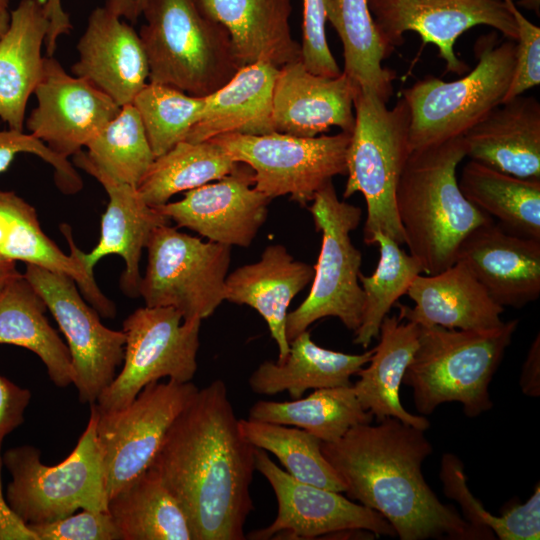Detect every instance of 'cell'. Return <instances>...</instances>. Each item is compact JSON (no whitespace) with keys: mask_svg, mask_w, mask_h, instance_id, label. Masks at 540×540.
I'll return each mask as SVG.
<instances>
[{"mask_svg":"<svg viewBox=\"0 0 540 540\" xmlns=\"http://www.w3.org/2000/svg\"><path fill=\"white\" fill-rule=\"evenodd\" d=\"M254 470L255 447L217 379L198 389L174 419L147 471L177 499L194 540H244Z\"/></svg>","mask_w":540,"mask_h":540,"instance_id":"1","label":"cell"},{"mask_svg":"<svg viewBox=\"0 0 540 540\" xmlns=\"http://www.w3.org/2000/svg\"><path fill=\"white\" fill-rule=\"evenodd\" d=\"M321 451L347 497L381 514L401 540L485 539L427 484L422 464L433 446L425 430L386 417L321 442Z\"/></svg>","mask_w":540,"mask_h":540,"instance_id":"2","label":"cell"},{"mask_svg":"<svg viewBox=\"0 0 540 540\" xmlns=\"http://www.w3.org/2000/svg\"><path fill=\"white\" fill-rule=\"evenodd\" d=\"M465 157L462 136L414 150L396 188V210L405 244L427 275L454 264L466 236L493 222L459 188L456 170Z\"/></svg>","mask_w":540,"mask_h":540,"instance_id":"3","label":"cell"},{"mask_svg":"<svg viewBox=\"0 0 540 540\" xmlns=\"http://www.w3.org/2000/svg\"><path fill=\"white\" fill-rule=\"evenodd\" d=\"M518 320L488 330H458L420 326L418 345L403 377L422 416L444 403L458 402L467 417L489 411V385Z\"/></svg>","mask_w":540,"mask_h":540,"instance_id":"4","label":"cell"},{"mask_svg":"<svg viewBox=\"0 0 540 540\" xmlns=\"http://www.w3.org/2000/svg\"><path fill=\"white\" fill-rule=\"evenodd\" d=\"M142 15L148 82L206 97L241 69L229 33L197 0H147Z\"/></svg>","mask_w":540,"mask_h":540,"instance_id":"5","label":"cell"},{"mask_svg":"<svg viewBox=\"0 0 540 540\" xmlns=\"http://www.w3.org/2000/svg\"><path fill=\"white\" fill-rule=\"evenodd\" d=\"M374 93L356 88L353 105L355 124L347 149L348 179L343 192L347 199L360 192L367 215L364 241L380 231L397 243L405 244L396 210V188L411 153L409 147L410 111L401 98L389 109Z\"/></svg>","mask_w":540,"mask_h":540,"instance_id":"6","label":"cell"},{"mask_svg":"<svg viewBox=\"0 0 540 540\" xmlns=\"http://www.w3.org/2000/svg\"><path fill=\"white\" fill-rule=\"evenodd\" d=\"M516 43L495 31L475 42V68L455 81L429 76L403 90L410 111V151L462 136L495 107L508 91Z\"/></svg>","mask_w":540,"mask_h":540,"instance_id":"7","label":"cell"},{"mask_svg":"<svg viewBox=\"0 0 540 540\" xmlns=\"http://www.w3.org/2000/svg\"><path fill=\"white\" fill-rule=\"evenodd\" d=\"M90 406L88 424L62 462L53 466L43 464L40 450L30 445L4 453L2 461L12 476L5 498L25 524L53 522L78 509L108 511L96 433L98 410L96 403Z\"/></svg>","mask_w":540,"mask_h":540,"instance_id":"8","label":"cell"},{"mask_svg":"<svg viewBox=\"0 0 540 540\" xmlns=\"http://www.w3.org/2000/svg\"><path fill=\"white\" fill-rule=\"evenodd\" d=\"M309 211L322 234L312 286L305 300L286 317L290 342L314 322L336 317L355 332L362 320L364 294L359 282L362 254L352 243L350 233L360 224L361 208L340 200L332 181L311 201Z\"/></svg>","mask_w":540,"mask_h":540,"instance_id":"9","label":"cell"},{"mask_svg":"<svg viewBox=\"0 0 540 540\" xmlns=\"http://www.w3.org/2000/svg\"><path fill=\"white\" fill-rule=\"evenodd\" d=\"M147 266L139 296L148 307H171L183 320L205 319L225 301L231 246L156 227L146 247Z\"/></svg>","mask_w":540,"mask_h":540,"instance_id":"10","label":"cell"},{"mask_svg":"<svg viewBox=\"0 0 540 540\" xmlns=\"http://www.w3.org/2000/svg\"><path fill=\"white\" fill-rule=\"evenodd\" d=\"M351 133L298 137L227 133L210 140L253 171L254 188L270 199L289 195L305 207L333 177L346 175Z\"/></svg>","mask_w":540,"mask_h":540,"instance_id":"11","label":"cell"},{"mask_svg":"<svg viewBox=\"0 0 540 540\" xmlns=\"http://www.w3.org/2000/svg\"><path fill=\"white\" fill-rule=\"evenodd\" d=\"M200 319L183 320L171 307H141L124 321L121 371L99 395L96 406L107 412L125 407L152 382H190L198 368Z\"/></svg>","mask_w":540,"mask_h":540,"instance_id":"12","label":"cell"},{"mask_svg":"<svg viewBox=\"0 0 540 540\" xmlns=\"http://www.w3.org/2000/svg\"><path fill=\"white\" fill-rule=\"evenodd\" d=\"M198 388L190 381L152 382L123 408L101 412L96 425L108 500L145 473L164 436Z\"/></svg>","mask_w":540,"mask_h":540,"instance_id":"13","label":"cell"},{"mask_svg":"<svg viewBox=\"0 0 540 540\" xmlns=\"http://www.w3.org/2000/svg\"><path fill=\"white\" fill-rule=\"evenodd\" d=\"M23 275L43 298L67 340L79 401L95 403L123 363V331L102 324L70 276L35 264H26Z\"/></svg>","mask_w":540,"mask_h":540,"instance_id":"14","label":"cell"},{"mask_svg":"<svg viewBox=\"0 0 540 540\" xmlns=\"http://www.w3.org/2000/svg\"><path fill=\"white\" fill-rule=\"evenodd\" d=\"M373 21L388 53L404 43V33L416 32L423 44L435 45L446 71L463 75L468 69L454 45L467 30L486 25L516 41V21L505 0H367Z\"/></svg>","mask_w":540,"mask_h":540,"instance_id":"15","label":"cell"},{"mask_svg":"<svg viewBox=\"0 0 540 540\" xmlns=\"http://www.w3.org/2000/svg\"><path fill=\"white\" fill-rule=\"evenodd\" d=\"M255 469L271 485L278 511L274 521L246 537L253 540L314 539L353 531L395 537L396 532L378 512L350 500L341 492L301 482L275 464L267 452L255 447Z\"/></svg>","mask_w":540,"mask_h":540,"instance_id":"16","label":"cell"},{"mask_svg":"<svg viewBox=\"0 0 540 540\" xmlns=\"http://www.w3.org/2000/svg\"><path fill=\"white\" fill-rule=\"evenodd\" d=\"M36 107L26 119L30 134L68 159L86 147L120 111V106L84 78L71 76L53 57L33 93Z\"/></svg>","mask_w":540,"mask_h":540,"instance_id":"17","label":"cell"},{"mask_svg":"<svg viewBox=\"0 0 540 540\" xmlns=\"http://www.w3.org/2000/svg\"><path fill=\"white\" fill-rule=\"evenodd\" d=\"M272 199L254 188L253 171L239 163L227 176L185 191L184 198L155 208L209 241L248 247L266 221Z\"/></svg>","mask_w":540,"mask_h":540,"instance_id":"18","label":"cell"},{"mask_svg":"<svg viewBox=\"0 0 540 540\" xmlns=\"http://www.w3.org/2000/svg\"><path fill=\"white\" fill-rule=\"evenodd\" d=\"M72 157L74 165L94 177L109 197L101 220L99 242L91 252L81 253L82 260L87 270L93 273L95 264L104 256H121L125 262L120 277L121 290L129 297H138L142 251L152 231L171 221L148 205L137 187L111 177L89 158L86 151L81 150Z\"/></svg>","mask_w":540,"mask_h":540,"instance_id":"19","label":"cell"},{"mask_svg":"<svg viewBox=\"0 0 540 540\" xmlns=\"http://www.w3.org/2000/svg\"><path fill=\"white\" fill-rule=\"evenodd\" d=\"M456 261L463 262L503 308H522L540 295V240L490 222L466 236Z\"/></svg>","mask_w":540,"mask_h":540,"instance_id":"20","label":"cell"},{"mask_svg":"<svg viewBox=\"0 0 540 540\" xmlns=\"http://www.w3.org/2000/svg\"><path fill=\"white\" fill-rule=\"evenodd\" d=\"M74 76L92 83L120 107L148 83L149 65L139 34L104 6L94 9L81 36Z\"/></svg>","mask_w":540,"mask_h":540,"instance_id":"21","label":"cell"},{"mask_svg":"<svg viewBox=\"0 0 540 540\" xmlns=\"http://www.w3.org/2000/svg\"><path fill=\"white\" fill-rule=\"evenodd\" d=\"M356 87L342 72L326 77L310 72L301 60L279 68L272 100L275 132L315 137L337 126L351 133Z\"/></svg>","mask_w":540,"mask_h":540,"instance_id":"22","label":"cell"},{"mask_svg":"<svg viewBox=\"0 0 540 540\" xmlns=\"http://www.w3.org/2000/svg\"><path fill=\"white\" fill-rule=\"evenodd\" d=\"M60 230L69 244V255L43 232L33 206L15 192L0 189V258L70 276L98 314L113 319L116 305L100 290L94 273L87 270L70 226L61 224Z\"/></svg>","mask_w":540,"mask_h":540,"instance_id":"23","label":"cell"},{"mask_svg":"<svg viewBox=\"0 0 540 540\" xmlns=\"http://www.w3.org/2000/svg\"><path fill=\"white\" fill-rule=\"evenodd\" d=\"M406 294L414 306L396 302L398 317L419 326L488 330L504 323V308L461 261L435 274L417 275Z\"/></svg>","mask_w":540,"mask_h":540,"instance_id":"24","label":"cell"},{"mask_svg":"<svg viewBox=\"0 0 540 540\" xmlns=\"http://www.w3.org/2000/svg\"><path fill=\"white\" fill-rule=\"evenodd\" d=\"M466 157L500 172L540 179V103L516 96L501 103L463 135Z\"/></svg>","mask_w":540,"mask_h":540,"instance_id":"25","label":"cell"},{"mask_svg":"<svg viewBox=\"0 0 540 540\" xmlns=\"http://www.w3.org/2000/svg\"><path fill=\"white\" fill-rule=\"evenodd\" d=\"M314 266L296 260L281 244L268 245L260 259L243 265L225 280L224 298L255 309L278 347V361L289 351L286 317L292 299L313 279Z\"/></svg>","mask_w":540,"mask_h":540,"instance_id":"26","label":"cell"},{"mask_svg":"<svg viewBox=\"0 0 540 540\" xmlns=\"http://www.w3.org/2000/svg\"><path fill=\"white\" fill-rule=\"evenodd\" d=\"M229 33L240 67L265 62L278 69L301 60L291 34V0H197Z\"/></svg>","mask_w":540,"mask_h":540,"instance_id":"27","label":"cell"},{"mask_svg":"<svg viewBox=\"0 0 540 540\" xmlns=\"http://www.w3.org/2000/svg\"><path fill=\"white\" fill-rule=\"evenodd\" d=\"M49 20L42 0H20L0 37V118L23 131L26 106L40 82Z\"/></svg>","mask_w":540,"mask_h":540,"instance_id":"28","label":"cell"},{"mask_svg":"<svg viewBox=\"0 0 540 540\" xmlns=\"http://www.w3.org/2000/svg\"><path fill=\"white\" fill-rule=\"evenodd\" d=\"M278 71L265 62L239 69L224 86L205 97L202 115L184 141L202 142L227 133L275 132L272 100Z\"/></svg>","mask_w":540,"mask_h":540,"instance_id":"29","label":"cell"},{"mask_svg":"<svg viewBox=\"0 0 540 540\" xmlns=\"http://www.w3.org/2000/svg\"><path fill=\"white\" fill-rule=\"evenodd\" d=\"M419 331V325L387 315L381 323L379 342L373 348L368 366L358 371L359 379L352 387L361 407L377 421L393 417L426 431L430 427L429 420L408 412L400 400V387L417 348Z\"/></svg>","mask_w":540,"mask_h":540,"instance_id":"30","label":"cell"},{"mask_svg":"<svg viewBox=\"0 0 540 540\" xmlns=\"http://www.w3.org/2000/svg\"><path fill=\"white\" fill-rule=\"evenodd\" d=\"M372 354L373 349L347 354L323 348L305 330L289 342L284 359L262 362L250 375L248 383L259 395L288 392L292 399H298L308 389L352 385L350 378L370 361Z\"/></svg>","mask_w":540,"mask_h":540,"instance_id":"31","label":"cell"},{"mask_svg":"<svg viewBox=\"0 0 540 540\" xmlns=\"http://www.w3.org/2000/svg\"><path fill=\"white\" fill-rule=\"evenodd\" d=\"M47 310L23 273L13 278L0 293V344L30 350L44 363L53 384L67 387L74 379L70 352L49 324Z\"/></svg>","mask_w":540,"mask_h":540,"instance_id":"32","label":"cell"},{"mask_svg":"<svg viewBox=\"0 0 540 540\" xmlns=\"http://www.w3.org/2000/svg\"><path fill=\"white\" fill-rule=\"evenodd\" d=\"M326 21L342 45V71L359 89L368 90L387 103L393 94L394 70L382 65L388 53L377 31L367 0H323Z\"/></svg>","mask_w":540,"mask_h":540,"instance_id":"33","label":"cell"},{"mask_svg":"<svg viewBox=\"0 0 540 540\" xmlns=\"http://www.w3.org/2000/svg\"><path fill=\"white\" fill-rule=\"evenodd\" d=\"M458 185L470 203L495 216L503 229L540 240V179L516 177L470 160Z\"/></svg>","mask_w":540,"mask_h":540,"instance_id":"34","label":"cell"},{"mask_svg":"<svg viewBox=\"0 0 540 540\" xmlns=\"http://www.w3.org/2000/svg\"><path fill=\"white\" fill-rule=\"evenodd\" d=\"M108 512L122 540H194L183 508L149 471L112 496Z\"/></svg>","mask_w":540,"mask_h":540,"instance_id":"35","label":"cell"},{"mask_svg":"<svg viewBox=\"0 0 540 540\" xmlns=\"http://www.w3.org/2000/svg\"><path fill=\"white\" fill-rule=\"evenodd\" d=\"M248 419L301 428L322 442L339 440L352 427L371 423L352 385L315 389L307 397L291 401L255 403Z\"/></svg>","mask_w":540,"mask_h":540,"instance_id":"36","label":"cell"},{"mask_svg":"<svg viewBox=\"0 0 540 540\" xmlns=\"http://www.w3.org/2000/svg\"><path fill=\"white\" fill-rule=\"evenodd\" d=\"M239 163L214 141H181L155 158L137 189L145 202L160 206L188 191L232 173Z\"/></svg>","mask_w":540,"mask_h":540,"instance_id":"37","label":"cell"},{"mask_svg":"<svg viewBox=\"0 0 540 540\" xmlns=\"http://www.w3.org/2000/svg\"><path fill=\"white\" fill-rule=\"evenodd\" d=\"M373 244L379 246L377 267L370 276L359 274L364 304L361 324L354 332L353 342L363 348H367L373 339H378L383 319L398 299L407 293L415 277L423 273L419 261L388 235L375 232L369 245Z\"/></svg>","mask_w":540,"mask_h":540,"instance_id":"38","label":"cell"},{"mask_svg":"<svg viewBox=\"0 0 540 540\" xmlns=\"http://www.w3.org/2000/svg\"><path fill=\"white\" fill-rule=\"evenodd\" d=\"M439 478L446 497L459 504L465 521L480 532L485 539H494V536L500 540H538L540 538L539 483L529 500L496 516L486 510L470 491L464 464L457 455L443 454Z\"/></svg>","mask_w":540,"mask_h":540,"instance_id":"39","label":"cell"},{"mask_svg":"<svg viewBox=\"0 0 540 540\" xmlns=\"http://www.w3.org/2000/svg\"><path fill=\"white\" fill-rule=\"evenodd\" d=\"M244 438L269 451L295 479L321 488L345 492L346 485L321 451V440L301 428L239 419Z\"/></svg>","mask_w":540,"mask_h":540,"instance_id":"40","label":"cell"},{"mask_svg":"<svg viewBox=\"0 0 540 540\" xmlns=\"http://www.w3.org/2000/svg\"><path fill=\"white\" fill-rule=\"evenodd\" d=\"M89 158L111 177L138 187L155 155L133 104L118 114L87 145Z\"/></svg>","mask_w":540,"mask_h":540,"instance_id":"41","label":"cell"},{"mask_svg":"<svg viewBox=\"0 0 540 540\" xmlns=\"http://www.w3.org/2000/svg\"><path fill=\"white\" fill-rule=\"evenodd\" d=\"M132 104L140 115L151 149L158 157L186 140L202 115L205 97L148 82Z\"/></svg>","mask_w":540,"mask_h":540,"instance_id":"42","label":"cell"},{"mask_svg":"<svg viewBox=\"0 0 540 540\" xmlns=\"http://www.w3.org/2000/svg\"><path fill=\"white\" fill-rule=\"evenodd\" d=\"M18 153H31L54 168V180L59 190L74 194L83 188V181L68 159L51 151L30 133L8 129L0 131V174L5 172Z\"/></svg>","mask_w":540,"mask_h":540,"instance_id":"43","label":"cell"},{"mask_svg":"<svg viewBox=\"0 0 540 540\" xmlns=\"http://www.w3.org/2000/svg\"><path fill=\"white\" fill-rule=\"evenodd\" d=\"M37 540H122V535L108 511L71 514L62 519L27 524Z\"/></svg>","mask_w":540,"mask_h":540,"instance_id":"44","label":"cell"},{"mask_svg":"<svg viewBox=\"0 0 540 540\" xmlns=\"http://www.w3.org/2000/svg\"><path fill=\"white\" fill-rule=\"evenodd\" d=\"M505 1L516 21L518 37L513 76L503 102L522 95L540 83V28L517 9L514 1Z\"/></svg>","mask_w":540,"mask_h":540,"instance_id":"45","label":"cell"},{"mask_svg":"<svg viewBox=\"0 0 540 540\" xmlns=\"http://www.w3.org/2000/svg\"><path fill=\"white\" fill-rule=\"evenodd\" d=\"M323 0H303L301 62L312 73L337 77L342 71L329 48Z\"/></svg>","mask_w":540,"mask_h":540,"instance_id":"46","label":"cell"},{"mask_svg":"<svg viewBox=\"0 0 540 540\" xmlns=\"http://www.w3.org/2000/svg\"><path fill=\"white\" fill-rule=\"evenodd\" d=\"M31 393L0 375V449L4 438L24 421Z\"/></svg>","mask_w":540,"mask_h":540,"instance_id":"47","label":"cell"},{"mask_svg":"<svg viewBox=\"0 0 540 540\" xmlns=\"http://www.w3.org/2000/svg\"><path fill=\"white\" fill-rule=\"evenodd\" d=\"M45 14L49 20V29L45 40L47 56H53L57 40L72 30L69 15L62 7V0H42Z\"/></svg>","mask_w":540,"mask_h":540,"instance_id":"48","label":"cell"},{"mask_svg":"<svg viewBox=\"0 0 540 540\" xmlns=\"http://www.w3.org/2000/svg\"><path fill=\"white\" fill-rule=\"evenodd\" d=\"M0 456V540H37L33 532L9 507L1 483Z\"/></svg>","mask_w":540,"mask_h":540,"instance_id":"49","label":"cell"},{"mask_svg":"<svg viewBox=\"0 0 540 540\" xmlns=\"http://www.w3.org/2000/svg\"><path fill=\"white\" fill-rule=\"evenodd\" d=\"M519 385L522 392L531 397L540 395V335L531 343L523 363Z\"/></svg>","mask_w":540,"mask_h":540,"instance_id":"50","label":"cell"},{"mask_svg":"<svg viewBox=\"0 0 540 540\" xmlns=\"http://www.w3.org/2000/svg\"><path fill=\"white\" fill-rule=\"evenodd\" d=\"M147 0H105L104 7L118 17L136 23Z\"/></svg>","mask_w":540,"mask_h":540,"instance_id":"51","label":"cell"},{"mask_svg":"<svg viewBox=\"0 0 540 540\" xmlns=\"http://www.w3.org/2000/svg\"><path fill=\"white\" fill-rule=\"evenodd\" d=\"M19 274L20 272L17 270L15 261L0 258V293Z\"/></svg>","mask_w":540,"mask_h":540,"instance_id":"52","label":"cell"},{"mask_svg":"<svg viewBox=\"0 0 540 540\" xmlns=\"http://www.w3.org/2000/svg\"><path fill=\"white\" fill-rule=\"evenodd\" d=\"M10 17L9 0H0V37L8 29Z\"/></svg>","mask_w":540,"mask_h":540,"instance_id":"53","label":"cell"},{"mask_svg":"<svg viewBox=\"0 0 540 540\" xmlns=\"http://www.w3.org/2000/svg\"><path fill=\"white\" fill-rule=\"evenodd\" d=\"M515 5H519L523 8L531 10L536 13L537 16L540 15V0H517V3Z\"/></svg>","mask_w":540,"mask_h":540,"instance_id":"54","label":"cell"}]
</instances>
